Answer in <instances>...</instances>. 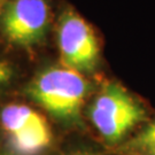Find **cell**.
Segmentation results:
<instances>
[{"mask_svg":"<svg viewBox=\"0 0 155 155\" xmlns=\"http://www.w3.org/2000/svg\"><path fill=\"white\" fill-rule=\"evenodd\" d=\"M90 85L82 74L66 67H51L31 78L24 95L63 124H77L82 120L85 97Z\"/></svg>","mask_w":155,"mask_h":155,"instance_id":"1","label":"cell"},{"mask_svg":"<svg viewBox=\"0 0 155 155\" xmlns=\"http://www.w3.org/2000/svg\"><path fill=\"white\" fill-rule=\"evenodd\" d=\"M0 139L11 155H43L53 143L47 120L21 101L0 104Z\"/></svg>","mask_w":155,"mask_h":155,"instance_id":"2","label":"cell"},{"mask_svg":"<svg viewBox=\"0 0 155 155\" xmlns=\"http://www.w3.org/2000/svg\"><path fill=\"white\" fill-rule=\"evenodd\" d=\"M89 117L105 141L117 144L146 118V110L123 86L109 83L90 106Z\"/></svg>","mask_w":155,"mask_h":155,"instance_id":"3","label":"cell"},{"mask_svg":"<svg viewBox=\"0 0 155 155\" xmlns=\"http://www.w3.org/2000/svg\"><path fill=\"white\" fill-rule=\"evenodd\" d=\"M50 22L46 0H7L0 9V35L6 43L21 50L40 44Z\"/></svg>","mask_w":155,"mask_h":155,"instance_id":"4","label":"cell"},{"mask_svg":"<svg viewBox=\"0 0 155 155\" xmlns=\"http://www.w3.org/2000/svg\"><path fill=\"white\" fill-rule=\"evenodd\" d=\"M58 43L62 63L66 68L89 74L99 61V44L90 25L71 11L61 17L58 30Z\"/></svg>","mask_w":155,"mask_h":155,"instance_id":"5","label":"cell"},{"mask_svg":"<svg viewBox=\"0 0 155 155\" xmlns=\"http://www.w3.org/2000/svg\"><path fill=\"white\" fill-rule=\"evenodd\" d=\"M131 155H155V118L123 147Z\"/></svg>","mask_w":155,"mask_h":155,"instance_id":"6","label":"cell"},{"mask_svg":"<svg viewBox=\"0 0 155 155\" xmlns=\"http://www.w3.org/2000/svg\"><path fill=\"white\" fill-rule=\"evenodd\" d=\"M17 78L18 69L16 64L7 56L0 54V97L12 89Z\"/></svg>","mask_w":155,"mask_h":155,"instance_id":"7","label":"cell"},{"mask_svg":"<svg viewBox=\"0 0 155 155\" xmlns=\"http://www.w3.org/2000/svg\"><path fill=\"white\" fill-rule=\"evenodd\" d=\"M0 155H11V154H9L8 152H6V150L2 148V150H0Z\"/></svg>","mask_w":155,"mask_h":155,"instance_id":"8","label":"cell"},{"mask_svg":"<svg viewBox=\"0 0 155 155\" xmlns=\"http://www.w3.org/2000/svg\"><path fill=\"white\" fill-rule=\"evenodd\" d=\"M70 155H87V154H82V153H75V154H70Z\"/></svg>","mask_w":155,"mask_h":155,"instance_id":"9","label":"cell"},{"mask_svg":"<svg viewBox=\"0 0 155 155\" xmlns=\"http://www.w3.org/2000/svg\"><path fill=\"white\" fill-rule=\"evenodd\" d=\"M0 150H2V144H1V139H0Z\"/></svg>","mask_w":155,"mask_h":155,"instance_id":"10","label":"cell"}]
</instances>
